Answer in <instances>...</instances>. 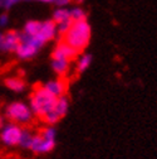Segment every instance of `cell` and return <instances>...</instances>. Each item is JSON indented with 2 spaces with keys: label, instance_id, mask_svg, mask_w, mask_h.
Segmentation results:
<instances>
[{
  "label": "cell",
  "instance_id": "obj_15",
  "mask_svg": "<svg viewBox=\"0 0 157 159\" xmlns=\"http://www.w3.org/2000/svg\"><path fill=\"white\" fill-rule=\"evenodd\" d=\"M40 27H42V22L38 20H29L25 27H24V32L28 35H38L39 32H40Z\"/></svg>",
  "mask_w": 157,
  "mask_h": 159
},
{
  "label": "cell",
  "instance_id": "obj_11",
  "mask_svg": "<svg viewBox=\"0 0 157 159\" xmlns=\"http://www.w3.org/2000/svg\"><path fill=\"white\" fill-rule=\"evenodd\" d=\"M5 85L8 89H10L14 92H22L25 89V82L20 77H9L6 78Z\"/></svg>",
  "mask_w": 157,
  "mask_h": 159
},
{
  "label": "cell",
  "instance_id": "obj_14",
  "mask_svg": "<svg viewBox=\"0 0 157 159\" xmlns=\"http://www.w3.org/2000/svg\"><path fill=\"white\" fill-rule=\"evenodd\" d=\"M69 16L72 22H81V20H87V13L81 8V7H74L69 9Z\"/></svg>",
  "mask_w": 157,
  "mask_h": 159
},
{
  "label": "cell",
  "instance_id": "obj_10",
  "mask_svg": "<svg viewBox=\"0 0 157 159\" xmlns=\"http://www.w3.org/2000/svg\"><path fill=\"white\" fill-rule=\"evenodd\" d=\"M18 46H19V33H16V32L4 33L3 52H15Z\"/></svg>",
  "mask_w": 157,
  "mask_h": 159
},
{
  "label": "cell",
  "instance_id": "obj_2",
  "mask_svg": "<svg viewBox=\"0 0 157 159\" xmlns=\"http://www.w3.org/2000/svg\"><path fill=\"white\" fill-rule=\"evenodd\" d=\"M55 129L53 126H45L39 134H32L27 149L35 154H47L55 147Z\"/></svg>",
  "mask_w": 157,
  "mask_h": 159
},
{
  "label": "cell",
  "instance_id": "obj_20",
  "mask_svg": "<svg viewBox=\"0 0 157 159\" xmlns=\"http://www.w3.org/2000/svg\"><path fill=\"white\" fill-rule=\"evenodd\" d=\"M8 23H9V16L6 14L0 15V27H6Z\"/></svg>",
  "mask_w": 157,
  "mask_h": 159
},
{
  "label": "cell",
  "instance_id": "obj_3",
  "mask_svg": "<svg viewBox=\"0 0 157 159\" xmlns=\"http://www.w3.org/2000/svg\"><path fill=\"white\" fill-rule=\"evenodd\" d=\"M55 101H57V97L50 95L43 86H40V87H36L32 93L29 107L33 115H36L43 119L53 109Z\"/></svg>",
  "mask_w": 157,
  "mask_h": 159
},
{
  "label": "cell",
  "instance_id": "obj_21",
  "mask_svg": "<svg viewBox=\"0 0 157 159\" xmlns=\"http://www.w3.org/2000/svg\"><path fill=\"white\" fill-rule=\"evenodd\" d=\"M3 47H4V33L0 32V51L3 52Z\"/></svg>",
  "mask_w": 157,
  "mask_h": 159
},
{
  "label": "cell",
  "instance_id": "obj_22",
  "mask_svg": "<svg viewBox=\"0 0 157 159\" xmlns=\"http://www.w3.org/2000/svg\"><path fill=\"white\" fill-rule=\"evenodd\" d=\"M73 2L75 4H82V3H84V0H73Z\"/></svg>",
  "mask_w": 157,
  "mask_h": 159
},
{
  "label": "cell",
  "instance_id": "obj_9",
  "mask_svg": "<svg viewBox=\"0 0 157 159\" xmlns=\"http://www.w3.org/2000/svg\"><path fill=\"white\" fill-rule=\"evenodd\" d=\"M50 95H53L54 97H61L64 95L66 90H67V85L63 80H53V81L47 82L43 86Z\"/></svg>",
  "mask_w": 157,
  "mask_h": 159
},
{
  "label": "cell",
  "instance_id": "obj_13",
  "mask_svg": "<svg viewBox=\"0 0 157 159\" xmlns=\"http://www.w3.org/2000/svg\"><path fill=\"white\" fill-rule=\"evenodd\" d=\"M52 20L55 24H59V23L70 20L69 9H66V8H58V9H55L54 13H53V19H52Z\"/></svg>",
  "mask_w": 157,
  "mask_h": 159
},
{
  "label": "cell",
  "instance_id": "obj_7",
  "mask_svg": "<svg viewBox=\"0 0 157 159\" xmlns=\"http://www.w3.org/2000/svg\"><path fill=\"white\" fill-rule=\"evenodd\" d=\"M78 52L75 49H73L70 46H68L66 42H61L58 43L57 47L54 48L53 53H52V58H58V59H66V61H73L77 57Z\"/></svg>",
  "mask_w": 157,
  "mask_h": 159
},
{
  "label": "cell",
  "instance_id": "obj_4",
  "mask_svg": "<svg viewBox=\"0 0 157 159\" xmlns=\"http://www.w3.org/2000/svg\"><path fill=\"white\" fill-rule=\"evenodd\" d=\"M5 115L11 123L18 124V125L29 124L33 119V112L29 105L22 101H15L8 105L5 109Z\"/></svg>",
  "mask_w": 157,
  "mask_h": 159
},
{
  "label": "cell",
  "instance_id": "obj_5",
  "mask_svg": "<svg viewBox=\"0 0 157 159\" xmlns=\"http://www.w3.org/2000/svg\"><path fill=\"white\" fill-rule=\"evenodd\" d=\"M23 130L20 125L10 123L3 125L0 129V140L6 147H15L20 144V139L23 135Z\"/></svg>",
  "mask_w": 157,
  "mask_h": 159
},
{
  "label": "cell",
  "instance_id": "obj_16",
  "mask_svg": "<svg viewBox=\"0 0 157 159\" xmlns=\"http://www.w3.org/2000/svg\"><path fill=\"white\" fill-rule=\"evenodd\" d=\"M92 63V54H83L77 62V71L78 73H82L89 68Z\"/></svg>",
  "mask_w": 157,
  "mask_h": 159
},
{
  "label": "cell",
  "instance_id": "obj_12",
  "mask_svg": "<svg viewBox=\"0 0 157 159\" xmlns=\"http://www.w3.org/2000/svg\"><path fill=\"white\" fill-rule=\"evenodd\" d=\"M69 65H70V62L66 61V59L52 58V68L58 75H66L69 70Z\"/></svg>",
  "mask_w": 157,
  "mask_h": 159
},
{
  "label": "cell",
  "instance_id": "obj_17",
  "mask_svg": "<svg viewBox=\"0 0 157 159\" xmlns=\"http://www.w3.org/2000/svg\"><path fill=\"white\" fill-rule=\"evenodd\" d=\"M72 23H73L72 20H67V22H63V23L57 24V33H59V34L64 35V34L68 32V29L70 28Z\"/></svg>",
  "mask_w": 157,
  "mask_h": 159
},
{
  "label": "cell",
  "instance_id": "obj_18",
  "mask_svg": "<svg viewBox=\"0 0 157 159\" xmlns=\"http://www.w3.org/2000/svg\"><path fill=\"white\" fill-rule=\"evenodd\" d=\"M18 2H20V0H0V8L9 9V8H11L14 4H16Z\"/></svg>",
  "mask_w": 157,
  "mask_h": 159
},
{
  "label": "cell",
  "instance_id": "obj_8",
  "mask_svg": "<svg viewBox=\"0 0 157 159\" xmlns=\"http://www.w3.org/2000/svg\"><path fill=\"white\" fill-rule=\"evenodd\" d=\"M57 35V24L53 20H45L42 22V27H40V32L36 35L38 38H40L44 43L52 41V39Z\"/></svg>",
  "mask_w": 157,
  "mask_h": 159
},
{
  "label": "cell",
  "instance_id": "obj_1",
  "mask_svg": "<svg viewBox=\"0 0 157 159\" xmlns=\"http://www.w3.org/2000/svg\"><path fill=\"white\" fill-rule=\"evenodd\" d=\"M63 37V42H66L68 46H70L73 49L79 53L89 44L92 37V28L87 20L73 22L70 28Z\"/></svg>",
  "mask_w": 157,
  "mask_h": 159
},
{
  "label": "cell",
  "instance_id": "obj_6",
  "mask_svg": "<svg viewBox=\"0 0 157 159\" xmlns=\"http://www.w3.org/2000/svg\"><path fill=\"white\" fill-rule=\"evenodd\" d=\"M68 107H69V101H68V98L64 95L61 96V97H57V101H55L53 109L43 117V120L50 126L57 124L67 114Z\"/></svg>",
  "mask_w": 157,
  "mask_h": 159
},
{
  "label": "cell",
  "instance_id": "obj_23",
  "mask_svg": "<svg viewBox=\"0 0 157 159\" xmlns=\"http://www.w3.org/2000/svg\"><path fill=\"white\" fill-rule=\"evenodd\" d=\"M2 126H3V117L0 116V129H2Z\"/></svg>",
  "mask_w": 157,
  "mask_h": 159
},
{
  "label": "cell",
  "instance_id": "obj_19",
  "mask_svg": "<svg viewBox=\"0 0 157 159\" xmlns=\"http://www.w3.org/2000/svg\"><path fill=\"white\" fill-rule=\"evenodd\" d=\"M72 3V0H53V4H55L59 8H64L67 5H69Z\"/></svg>",
  "mask_w": 157,
  "mask_h": 159
}]
</instances>
